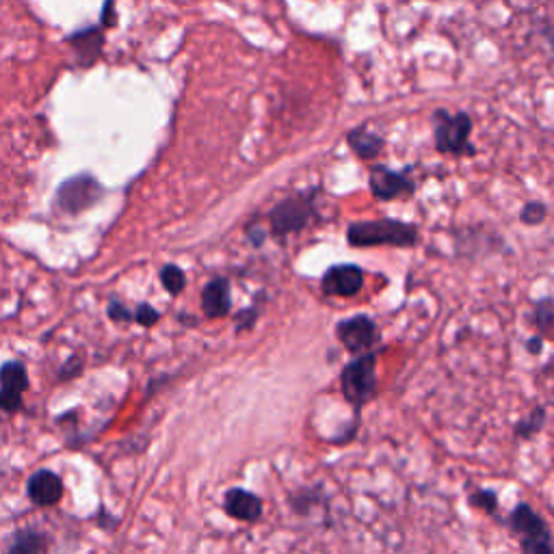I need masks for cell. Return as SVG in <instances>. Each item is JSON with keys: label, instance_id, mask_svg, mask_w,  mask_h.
Here are the masks:
<instances>
[{"label": "cell", "instance_id": "obj_24", "mask_svg": "<svg viewBox=\"0 0 554 554\" xmlns=\"http://www.w3.org/2000/svg\"><path fill=\"white\" fill-rule=\"evenodd\" d=\"M520 219H522V224H527V225H538L546 219V206L539 202H528L527 206L522 208Z\"/></svg>", "mask_w": 554, "mask_h": 554}, {"label": "cell", "instance_id": "obj_28", "mask_svg": "<svg viewBox=\"0 0 554 554\" xmlns=\"http://www.w3.org/2000/svg\"><path fill=\"white\" fill-rule=\"evenodd\" d=\"M527 351L530 355H539L541 351H544V338H541V336L530 338V340L527 342Z\"/></svg>", "mask_w": 554, "mask_h": 554}, {"label": "cell", "instance_id": "obj_16", "mask_svg": "<svg viewBox=\"0 0 554 554\" xmlns=\"http://www.w3.org/2000/svg\"><path fill=\"white\" fill-rule=\"evenodd\" d=\"M347 141L361 161L377 159L379 152H382V148H383V139L375 135V132H371L369 128H364V126L353 128V131L347 135Z\"/></svg>", "mask_w": 554, "mask_h": 554}, {"label": "cell", "instance_id": "obj_29", "mask_svg": "<svg viewBox=\"0 0 554 554\" xmlns=\"http://www.w3.org/2000/svg\"><path fill=\"white\" fill-rule=\"evenodd\" d=\"M100 517H109V511L104 509V507H100ZM109 520H110V517H109ZM98 522H100V524H98V527H100V528H102V527L107 528V530L113 528V527H110V524H104L102 520H98ZM113 524H115V527H118V520H113Z\"/></svg>", "mask_w": 554, "mask_h": 554}, {"label": "cell", "instance_id": "obj_23", "mask_svg": "<svg viewBox=\"0 0 554 554\" xmlns=\"http://www.w3.org/2000/svg\"><path fill=\"white\" fill-rule=\"evenodd\" d=\"M554 320V310H552V301L550 299H541L538 306H535V323H538V328L544 331L550 329Z\"/></svg>", "mask_w": 554, "mask_h": 554}, {"label": "cell", "instance_id": "obj_26", "mask_svg": "<svg viewBox=\"0 0 554 554\" xmlns=\"http://www.w3.org/2000/svg\"><path fill=\"white\" fill-rule=\"evenodd\" d=\"M118 25V11H115V0H104L102 16H100V28H113Z\"/></svg>", "mask_w": 554, "mask_h": 554}, {"label": "cell", "instance_id": "obj_15", "mask_svg": "<svg viewBox=\"0 0 554 554\" xmlns=\"http://www.w3.org/2000/svg\"><path fill=\"white\" fill-rule=\"evenodd\" d=\"M232 308L230 282L225 277H214L202 290V310L208 319H224Z\"/></svg>", "mask_w": 554, "mask_h": 554}, {"label": "cell", "instance_id": "obj_8", "mask_svg": "<svg viewBox=\"0 0 554 554\" xmlns=\"http://www.w3.org/2000/svg\"><path fill=\"white\" fill-rule=\"evenodd\" d=\"M66 487H63V479L55 470L42 468L33 472L26 481V496L35 507H57L61 503Z\"/></svg>", "mask_w": 554, "mask_h": 554}, {"label": "cell", "instance_id": "obj_14", "mask_svg": "<svg viewBox=\"0 0 554 554\" xmlns=\"http://www.w3.org/2000/svg\"><path fill=\"white\" fill-rule=\"evenodd\" d=\"M50 544L52 538L46 530L25 527L9 535L5 554H48Z\"/></svg>", "mask_w": 554, "mask_h": 554}, {"label": "cell", "instance_id": "obj_5", "mask_svg": "<svg viewBox=\"0 0 554 554\" xmlns=\"http://www.w3.org/2000/svg\"><path fill=\"white\" fill-rule=\"evenodd\" d=\"M314 214V193H299L293 197H286L282 204H277L271 210L269 221L271 230L276 236H286V235H297L303 227L310 224Z\"/></svg>", "mask_w": 554, "mask_h": 554}, {"label": "cell", "instance_id": "obj_11", "mask_svg": "<svg viewBox=\"0 0 554 554\" xmlns=\"http://www.w3.org/2000/svg\"><path fill=\"white\" fill-rule=\"evenodd\" d=\"M364 286V271L358 265H336L320 279V288L329 297H353Z\"/></svg>", "mask_w": 554, "mask_h": 554}, {"label": "cell", "instance_id": "obj_3", "mask_svg": "<svg viewBox=\"0 0 554 554\" xmlns=\"http://www.w3.org/2000/svg\"><path fill=\"white\" fill-rule=\"evenodd\" d=\"M470 132L472 120L468 113L448 115L446 110H437L435 113V148L442 154H472L475 150L470 145Z\"/></svg>", "mask_w": 554, "mask_h": 554}, {"label": "cell", "instance_id": "obj_22", "mask_svg": "<svg viewBox=\"0 0 554 554\" xmlns=\"http://www.w3.org/2000/svg\"><path fill=\"white\" fill-rule=\"evenodd\" d=\"M132 314H135V320H132V323H139L141 328H154V325L161 320V312L156 310V308H152L150 303H139L137 310Z\"/></svg>", "mask_w": 554, "mask_h": 554}, {"label": "cell", "instance_id": "obj_6", "mask_svg": "<svg viewBox=\"0 0 554 554\" xmlns=\"http://www.w3.org/2000/svg\"><path fill=\"white\" fill-rule=\"evenodd\" d=\"M28 390V371L25 361L9 360L0 366V412L17 413L25 407V392Z\"/></svg>", "mask_w": 554, "mask_h": 554}, {"label": "cell", "instance_id": "obj_21", "mask_svg": "<svg viewBox=\"0 0 554 554\" xmlns=\"http://www.w3.org/2000/svg\"><path fill=\"white\" fill-rule=\"evenodd\" d=\"M83 371H85L83 358H80V355H69V358L61 364L59 372H57V382H61V383L72 382V379L83 375Z\"/></svg>", "mask_w": 554, "mask_h": 554}, {"label": "cell", "instance_id": "obj_1", "mask_svg": "<svg viewBox=\"0 0 554 554\" xmlns=\"http://www.w3.org/2000/svg\"><path fill=\"white\" fill-rule=\"evenodd\" d=\"M351 247H413L418 243V227L396 219L358 221L347 230Z\"/></svg>", "mask_w": 554, "mask_h": 554}, {"label": "cell", "instance_id": "obj_20", "mask_svg": "<svg viewBox=\"0 0 554 554\" xmlns=\"http://www.w3.org/2000/svg\"><path fill=\"white\" fill-rule=\"evenodd\" d=\"M520 546H522V554H554L552 533L520 539Z\"/></svg>", "mask_w": 554, "mask_h": 554}, {"label": "cell", "instance_id": "obj_4", "mask_svg": "<svg viewBox=\"0 0 554 554\" xmlns=\"http://www.w3.org/2000/svg\"><path fill=\"white\" fill-rule=\"evenodd\" d=\"M102 193V184L96 178L89 173H78V176L63 180L55 193V202L66 214H80L87 208L96 206Z\"/></svg>", "mask_w": 554, "mask_h": 554}, {"label": "cell", "instance_id": "obj_12", "mask_svg": "<svg viewBox=\"0 0 554 554\" xmlns=\"http://www.w3.org/2000/svg\"><path fill=\"white\" fill-rule=\"evenodd\" d=\"M104 28L100 26H87L80 31L72 33L68 37L69 48L76 52V59H78L80 68H89L100 59L102 48H104Z\"/></svg>", "mask_w": 554, "mask_h": 554}, {"label": "cell", "instance_id": "obj_9", "mask_svg": "<svg viewBox=\"0 0 554 554\" xmlns=\"http://www.w3.org/2000/svg\"><path fill=\"white\" fill-rule=\"evenodd\" d=\"M224 511L225 516H230L232 520L256 524L262 520V513H265V503H262L260 496L243 487H230L224 494Z\"/></svg>", "mask_w": 554, "mask_h": 554}, {"label": "cell", "instance_id": "obj_25", "mask_svg": "<svg viewBox=\"0 0 554 554\" xmlns=\"http://www.w3.org/2000/svg\"><path fill=\"white\" fill-rule=\"evenodd\" d=\"M107 317L110 320H115V323H132V320H135V314H132V310H128L124 303L115 301V299L109 301Z\"/></svg>", "mask_w": 554, "mask_h": 554}, {"label": "cell", "instance_id": "obj_13", "mask_svg": "<svg viewBox=\"0 0 554 554\" xmlns=\"http://www.w3.org/2000/svg\"><path fill=\"white\" fill-rule=\"evenodd\" d=\"M507 524H509L511 533L516 535L517 539L538 538V535L552 533L544 517H541L528 503L516 505V509L509 513V520H507Z\"/></svg>", "mask_w": 554, "mask_h": 554}, {"label": "cell", "instance_id": "obj_19", "mask_svg": "<svg viewBox=\"0 0 554 554\" xmlns=\"http://www.w3.org/2000/svg\"><path fill=\"white\" fill-rule=\"evenodd\" d=\"M468 505L475 507V509H481L486 513H496L498 509V494L494 492V489H475L468 496Z\"/></svg>", "mask_w": 554, "mask_h": 554}, {"label": "cell", "instance_id": "obj_17", "mask_svg": "<svg viewBox=\"0 0 554 554\" xmlns=\"http://www.w3.org/2000/svg\"><path fill=\"white\" fill-rule=\"evenodd\" d=\"M546 420H548L546 407H541V405L535 407V410L530 412L527 418H522L520 423H516V427H513V434H516L517 440H530V437L539 435L541 431H544Z\"/></svg>", "mask_w": 554, "mask_h": 554}, {"label": "cell", "instance_id": "obj_27", "mask_svg": "<svg viewBox=\"0 0 554 554\" xmlns=\"http://www.w3.org/2000/svg\"><path fill=\"white\" fill-rule=\"evenodd\" d=\"M258 320V308H247V310L236 314V331L252 329Z\"/></svg>", "mask_w": 554, "mask_h": 554}, {"label": "cell", "instance_id": "obj_10", "mask_svg": "<svg viewBox=\"0 0 554 554\" xmlns=\"http://www.w3.org/2000/svg\"><path fill=\"white\" fill-rule=\"evenodd\" d=\"M371 191L377 200L392 202L403 195H412L413 183L405 173L392 172V169L383 165H375L371 169Z\"/></svg>", "mask_w": 554, "mask_h": 554}, {"label": "cell", "instance_id": "obj_18", "mask_svg": "<svg viewBox=\"0 0 554 554\" xmlns=\"http://www.w3.org/2000/svg\"><path fill=\"white\" fill-rule=\"evenodd\" d=\"M161 284L165 286V290L169 295H180L186 286L184 271L176 265H165L161 271Z\"/></svg>", "mask_w": 554, "mask_h": 554}, {"label": "cell", "instance_id": "obj_2", "mask_svg": "<svg viewBox=\"0 0 554 554\" xmlns=\"http://www.w3.org/2000/svg\"><path fill=\"white\" fill-rule=\"evenodd\" d=\"M377 388V353H361L340 371L342 396L353 407L355 413H360L364 405H369L375 399Z\"/></svg>", "mask_w": 554, "mask_h": 554}, {"label": "cell", "instance_id": "obj_7", "mask_svg": "<svg viewBox=\"0 0 554 554\" xmlns=\"http://www.w3.org/2000/svg\"><path fill=\"white\" fill-rule=\"evenodd\" d=\"M336 338L349 353L361 355L369 353L377 345L379 331L375 320L366 314H355V317L342 319L336 325Z\"/></svg>", "mask_w": 554, "mask_h": 554}]
</instances>
